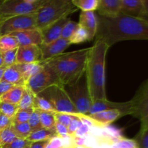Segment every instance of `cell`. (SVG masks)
Instances as JSON below:
<instances>
[{
    "label": "cell",
    "instance_id": "cell-27",
    "mask_svg": "<svg viewBox=\"0 0 148 148\" xmlns=\"http://www.w3.org/2000/svg\"><path fill=\"white\" fill-rule=\"evenodd\" d=\"M34 94L26 87L24 93L18 104L19 109L26 110L34 108Z\"/></svg>",
    "mask_w": 148,
    "mask_h": 148
},
{
    "label": "cell",
    "instance_id": "cell-32",
    "mask_svg": "<svg viewBox=\"0 0 148 148\" xmlns=\"http://www.w3.org/2000/svg\"><path fill=\"white\" fill-rule=\"evenodd\" d=\"M18 109L17 105L7 102H0V113L10 119H13Z\"/></svg>",
    "mask_w": 148,
    "mask_h": 148
},
{
    "label": "cell",
    "instance_id": "cell-13",
    "mask_svg": "<svg viewBox=\"0 0 148 148\" xmlns=\"http://www.w3.org/2000/svg\"><path fill=\"white\" fill-rule=\"evenodd\" d=\"M10 35L14 36L18 43L19 46H41L43 43L41 30L38 28L24 31L16 32Z\"/></svg>",
    "mask_w": 148,
    "mask_h": 148
},
{
    "label": "cell",
    "instance_id": "cell-18",
    "mask_svg": "<svg viewBox=\"0 0 148 148\" xmlns=\"http://www.w3.org/2000/svg\"><path fill=\"white\" fill-rule=\"evenodd\" d=\"M121 12L132 17L143 19L144 7L143 0H121Z\"/></svg>",
    "mask_w": 148,
    "mask_h": 148
},
{
    "label": "cell",
    "instance_id": "cell-33",
    "mask_svg": "<svg viewBox=\"0 0 148 148\" xmlns=\"http://www.w3.org/2000/svg\"><path fill=\"white\" fill-rule=\"evenodd\" d=\"M17 49L1 53L3 58V65L6 67H9L17 64Z\"/></svg>",
    "mask_w": 148,
    "mask_h": 148
},
{
    "label": "cell",
    "instance_id": "cell-49",
    "mask_svg": "<svg viewBox=\"0 0 148 148\" xmlns=\"http://www.w3.org/2000/svg\"><path fill=\"white\" fill-rule=\"evenodd\" d=\"M6 68H7V67H6V66H1V67L0 68V81H1V79H2L3 74H4V71H5Z\"/></svg>",
    "mask_w": 148,
    "mask_h": 148
},
{
    "label": "cell",
    "instance_id": "cell-55",
    "mask_svg": "<svg viewBox=\"0 0 148 148\" xmlns=\"http://www.w3.org/2000/svg\"><path fill=\"white\" fill-rule=\"evenodd\" d=\"M69 148H73V147H69Z\"/></svg>",
    "mask_w": 148,
    "mask_h": 148
},
{
    "label": "cell",
    "instance_id": "cell-9",
    "mask_svg": "<svg viewBox=\"0 0 148 148\" xmlns=\"http://www.w3.org/2000/svg\"><path fill=\"white\" fill-rule=\"evenodd\" d=\"M42 64L41 69L26 82V87L34 95H38L52 85H62L53 69L46 62H42Z\"/></svg>",
    "mask_w": 148,
    "mask_h": 148
},
{
    "label": "cell",
    "instance_id": "cell-43",
    "mask_svg": "<svg viewBox=\"0 0 148 148\" xmlns=\"http://www.w3.org/2000/svg\"><path fill=\"white\" fill-rule=\"evenodd\" d=\"M91 131V127H90L88 124H85V123H82V125L79 127L77 130L76 131V132L75 133L74 136L72 137H86V136L89 135L90 134Z\"/></svg>",
    "mask_w": 148,
    "mask_h": 148
},
{
    "label": "cell",
    "instance_id": "cell-4",
    "mask_svg": "<svg viewBox=\"0 0 148 148\" xmlns=\"http://www.w3.org/2000/svg\"><path fill=\"white\" fill-rule=\"evenodd\" d=\"M77 10L72 0H46L36 12L37 28L42 30Z\"/></svg>",
    "mask_w": 148,
    "mask_h": 148
},
{
    "label": "cell",
    "instance_id": "cell-28",
    "mask_svg": "<svg viewBox=\"0 0 148 148\" xmlns=\"http://www.w3.org/2000/svg\"><path fill=\"white\" fill-rule=\"evenodd\" d=\"M17 137L22 139H27V137L32 132L31 129L28 123H14L11 126Z\"/></svg>",
    "mask_w": 148,
    "mask_h": 148
},
{
    "label": "cell",
    "instance_id": "cell-20",
    "mask_svg": "<svg viewBox=\"0 0 148 148\" xmlns=\"http://www.w3.org/2000/svg\"><path fill=\"white\" fill-rule=\"evenodd\" d=\"M1 80L9 82L13 85H25L26 83L19 71L17 65L14 64L6 68Z\"/></svg>",
    "mask_w": 148,
    "mask_h": 148
},
{
    "label": "cell",
    "instance_id": "cell-51",
    "mask_svg": "<svg viewBox=\"0 0 148 148\" xmlns=\"http://www.w3.org/2000/svg\"><path fill=\"white\" fill-rule=\"evenodd\" d=\"M5 19H7V18H5V17H1V16H0V27H1V24H2L3 22L5 20Z\"/></svg>",
    "mask_w": 148,
    "mask_h": 148
},
{
    "label": "cell",
    "instance_id": "cell-47",
    "mask_svg": "<svg viewBox=\"0 0 148 148\" xmlns=\"http://www.w3.org/2000/svg\"><path fill=\"white\" fill-rule=\"evenodd\" d=\"M49 140H44V141H38L32 143L31 145L29 148H45L47 145Z\"/></svg>",
    "mask_w": 148,
    "mask_h": 148
},
{
    "label": "cell",
    "instance_id": "cell-36",
    "mask_svg": "<svg viewBox=\"0 0 148 148\" xmlns=\"http://www.w3.org/2000/svg\"><path fill=\"white\" fill-rule=\"evenodd\" d=\"M78 26V23L75 21H72V20H69L67 23L64 25L63 30H62V35H61V38L64 39H67L69 40L71 38V36L73 35L75 33V30L77 29Z\"/></svg>",
    "mask_w": 148,
    "mask_h": 148
},
{
    "label": "cell",
    "instance_id": "cell-16",
    "mask_svg": "<svg viewBox=\"0 0 148 148\" xmlns=\"http://www.w3.org/2000/svg\"><path fill=\"white\" fill-rule=\"evenodd\" d=\"M121 10V0H98V14L106 17H116Z\"/></svg>",
    "mask_w": 148,
    "mask_h": 148
},
{
    "label": "cell",
    "instance_id": "cell-26",
    "mask_svg": "<svg viewBox=\"0 0 148 148\" xmlns=\"http://www.w3.org/2000/svg\"><path fill=\"white\" fill-rule=\"evenodd\" d=\"M72 2L82 12H94L98 6V0H72Z\"/></svg>",
    "mask_w": 148,
    "mask_h": 148
},
{
    "label": "cell",
    "instance_id": "cell-35",
    "mask_svg": "<svg viewBox=\"0 0 148 148\" xmlns=\"http://www.w3.org/2000/svg\"><path fill=\"white\" fill-rule=\"evenodd\" d=\"M34 108L31 109H18L16 114L12 119V122L14 123H26L30 119V114L33 111Z\"/></svg>",
    "mask_w": 148,
    "mask_h": 148
},
{
    "label": "cell",
    "instance_id": "cell-11",
    "mask_svg": "<svg viewBox=\"0 0 148 148\" xmlns=\"http://www.w3.org/2000/svg\"><path fill=\"white\" fill-rule=\"evenodd\" d=\"M130 108L131 103L130 101L124 103L112 102L108 100H96L93 101L90 108L87 113V116L93 115L101 111H108V110H118L123 114V116L130 115Z\"/></svg>",
    "mask_w": 148,
    "mask_h": 148
},
{
    "label": "cell",
    "instance_id": "cell-42",
    "mask_svg": "<svg viewBox=\"0 0 148 148\" xmlns=\"http://www.w3.org/2000/svg\"><path fill=\"white\" fill-rule=\"evenodd\" d=\"M45 148H66V146L63 138L55 136L49 140Z\"/></svg>",
    "mask_w": 148,
    "mask_h": 148
},
{
    "label": "cell",
    "instance_id": "cell-3",
    "mask_svg": "<svg viewBox=\"0 0 148 148\" xmlns=\"http://www.w3.org/2000/svg\"><path fill=\"white\" fill-rule=\"evenodd\" d=\"M89 48L62 54L45 61L53 69L62 85L76 82L86 70Z\"/></svg>",
    "mask_w": 148,
    "mask_h": 148
},
{
    "label": "cell",
    "instance_id": "cell-21",
    "mask_svg": "<svg viewBox=\"0 0 148 148\" xmlns=\"http://www.w3.org/2000/svg\"><path fill=\"white\" fill-rule=\"evenodd\" d=\"M25 88V85H15L0 98V102H7L18 106Z\"/></svg>",
    "mask_w": 148,
    "mask_h": 148
},
{
    "label": "cell",
    "instance_id": "cell-7",
    "mask_svg": "<svg viewBox=\"0 0 148 148\" xmlns=\"http://www.w3.org/2000/svg\"><path fill=\"white\" fill-rule=\"evenodd\" d=\"M46 0H4L0 6V16L5 18L34 14Z\"/></svg>",
    "mask_w": 148,
    "mask_h": 148
},
{
    "label": "cell",
    "instance_id": "cell-12",
    "mask_svg": "<svg viewBox=\"0 0 148 148\" xmlns=\"http://www.w3.org/2000/svg\"><path fill=\"white\" fill-rule=\"evenodd\" d=\"M71 45L70 41L67 39L60 38L50 43L42 44L40 46L41 51L42 62H45L51 58L62 54Z\"/></svg>",
    "mask_w": 148,
    "mask_h": 148
},
{
    "label": "cell",
    "instance_id": "cell-17",
    "mask_svg": "<svg viewBox=\"0 0 148 148\" xmlns=\"http://www.w3.org/2000/svg\"><path fill=\"white\" fill-rule=\"evenodd\" d=\"M78 24L88 31L89 35V40H93L97 32L96 14L94 12H81Z\"/></svg>",
    "mask_w": 148,
    "mask_h": 148
},
{
    "label": "cell",
    "instance_id": "cell-22",
    "mask_svg": "<svg viewBox=\"0 0 148 148\" xmlns=\"http://www.w3.org/2000/svg\"><path fill=\"white\" fill-rule=\"evenodd\" d=\"M16 65L21 73L25 83L30 78L38 73L43 66L42 62L33 64H16Z\"/></svg>",
    "mask_w": 148,
    "mask_h": 148
},
{
    "label": "cell",
    "instance_id": "cell-1",
    "mask_svg": "<svg viewBox=\"0 0 148 148\" xmlns=\"http://www.w3.org/2000/svg\"><path fill=\"white\" fill-rule=\"evenodd\" d=\"M95 40H101L109 47L123 40H148V20L120 12L116 17H106L96 14Z\"/></svg>",
    "mask_w": 148,
    "mask_h": 148
},
{
    "label": "cell",
    "instance_id": "cell-38",
    "mask_svg": "<svg viewBox=\"0 0 148 148\" xmlns=\"http://www.w3.org/2000/svg\"><path fill=\"white\" fill-rule=\"evenodd\" d=\"M32 142L29 141L27 139L16 137L11 143L6 145L4 147L5 148H29Z\"/></svg>",
    "mask_w": 148,
    "mask_h": 148
},
{
    "label": "cell",
    "instance_id": "cell-44",
    "mask_svg": "<svg viewBox=\"0 0 148 148\" xmlns=\"http://www.w3.org/2000/svg\"><path fill=\"white\" fill-rule=\"evenodd\" d=\"M55 132H56V136L62 137V138L69 136L68 135L67 127L57 121H56V124H55Z\"/></svg>",
    "mask_w": 148,
    "mask_h": 148
},
{
    "label": "cell",
    "instance_id": "cell-19",
    "mask_svg": "<svg viewBox=\"0 0 148 148\" xmlns=\"http://www.w3.org/2000/svg\"><path fill=\"white\" fill-rule=\"evenodd\" d=\"M121 116H124L123 114L118 110H108L97 113L93 115L89 116L88 117L101 127H105L108 126Z\"/></svg>",
    "mask_w": 148,
    "mask_h": 148
},
{
    "label": "cell",
    "instance_id": "cell-46",
    "mask_svg": "<svg viewBox=\"0 0 148 148\" xmlns=\"http://www.w3.org/2000/svg\"><path fill=\"white\" fill-rule=\"evenodd\" d=\"M14 86H15V85H12V84L5 82L4 80L0 81V98H1L4 94L7 93Z\"/></svg>",
    "mask_w": 148,
    "mask_h": 148
},
{
    "label": "cell",
    "instance_id": "cell-48",
    "mask_svg": "<svg viewBox=\"0 0 148 148\" xmlns=\"http://www.w3.org/2000/svg\"><path fill=\"white\" fill-rule=\"evenodd\" d=\"M144 7V17L143 19L148 20V0H143Z\"/></svg>",
    "mask_w": 148,
    "mask_h": 148
},
{
    "label": "cell",
    "instance_id": "cell-6",
    "mask_svg": "<svg viewBox=\"0 0 148 148\" xmlns=\"http://www.w3.org/2000/svg\"><path fill=\"white\" fill-rule=\"evenodd\" d=\"M38 95L47 100L56 113H66L80 116L75 108L62 85H54L46 88Z\"/></svg>",
    "mask_w": 148,
    "mask_h": 148
},
{
    "label": "cell",
    "instance_id": "cell-37",
    "mask_svg": "<svg viewBox=\"0 0 148 148\" xmlns=\"http://www.w3.org/2000/svg\"><path fill=\"white\" fill-rule=\"evenodd\" d=\"M27 123L30 125L32 132L37 131V130L42 129L40 121V118H39L38 111L37 109L34 108L32 114H30V119H29Z\"/></svg>",
    "mask_w": 148,
    "mask_h": 148
},
{
    "label": "cell",
    "instance_id": "cell-39",
    "mask_svg": "<svg viewBox=\"0 0 148 148\" xmlns=\"http://www.w3.org/2000/svg\"><path fill=\"white\" fill-rule=\"evenodd\" d=\"M82 124V121L81 120V119L79 118V116H76L74 115L72 116V119H71L70 123H69V126L67 127L68 130V135L74 136L75 133L76 132L77 130L79 129V127H80Z\"/></svg>",
    "mask_w": 148,
    "mask_h": 148
},
{
    "label": "cell",
    "instance_id": "cell-45",
    "mask_svg": "<svg viewBox=\"0 0 148 148\" xmlns=\"http://www.w3.org/2000/svg\"><path fill=\"white\" fill-rule=\"evenodd\" d=\"M12 124V119L0 113V130L10 127Z\"/></svg>",
    "mask_w": 148,
    "mask_h": 148
},
{
    "label": "cell",
    "instance_id": "cell-41",
    "mask_svg": "<svg viewBox=\"0 0 148 148\" xmlns=\"http://www.w3.org/2000/svg\"><path fill=\"white\" fill-rule=\"evenodd\" d=\"M73 116L74 115H72V114H66V113H56L54 114L56 121L63 124L66 127H68V126H69Z\"/></svg>",
    "mask_w": 148,
    "mask_h": 148
},
{
    "label": "cell",
    "instance_id": "cell-50",
    "mask_svg": "<svg viewBox=\"0 0 148 148\" xmlns=\"http://www.w3.org/2000/svg\"><path fill=\"white\" fill-rule=\"evenodd\" d=\"M3 58H2V55H1V53H0V68L1 66H3Z\"/></svg>",
    "mask_w": 148,
    "mask_h": 148
},
{
    "label": "cell",
    "instance_id": "cell-54",
    "mask_svg": "<svg viewBox=\"0 0 148 148\" xmlns=\"http://www.w3.org/2000/svg\"><path fill=\"white\" fill-rule=\"evenodd\" d=\"M0 148H5L4 147H0Z\"/></svg>",
    "mask_w": 148,
    "mask_h": 148
},
{
    "label": "cell",
    "instance_id": "cell-23",
    "mask_svg": "<svg viewBox=\"0 0 148 148\" xmlns=\"http://www.w3.org/2000/svg\"><path fill=\"white\" fill-rule=\"evenodd\" d=\"M55 136H56L55 131L42 128L40 130H37V131L32 132L30 135L27 137V140L32 142V143H34V142L49 140Z\"/></svg>",
    "mask_w": 148,
    "mask_h": 148
},
{
    "label": "cell",
    "instance_id": "cell-29",
    "mask_svg": "<svg viewBox=\"0 0 148 148\" xmlns=\"http://www.w3.org/2000/svg\"><path fill=\"white\" fill-rule=\"evenodd\" d=\"M71 44L72 43H81L83 42L89 40V35L88 31L85 28L78 24L77 27L75 30V33H73L70 38L69 39Z\"/></svg>",
    "mask_w": 148,
    "mask_h": 148
},
{
    "label": "cell",
    "instance_id": "cell-52",
    "mask_svg": "<svg viewBox=\"0 0 148 148\" xmlns=\"http://www.w3.org/2000/svg\"><path fill=\"white\" fill-rule=\"evenodd\" d=\"M73 148H87L86 147H85V146H82V145H74Z\"/></svg>",
    "mask_w": 148,
    "mask_h": 148
},
{
    "label": "cell",
    "instance_id": "cell-40",
    "mask_svg": "<svg viewBox=\"0 0 148 148\" xmlns=\"http://www.w3.org/2000/svg\"><path fill=\"white\" fill-rule=\"evenodd\" d=\"M139 148H148V128L141 133H138L134 139Z\"/></svg>",
    "mask_w": 148,
    "mask_h": 148
},
{
    "label": "cell",
    "instance_id": "cell-31",
    "mask_svg": "<svg viewBox=\"0 0 148 148\" xmlns=\"http://www.w3.org/2000/svg\"><path fill=\"white\" fill-rule=\"evenodd\" d=\"M17 136L11 127L0 130V147L10 143Z\"/></svg>",
    "mask_w": 148,
    "mask_h": 148
},
{
    "label": "cell",
    "instance_id": "cell-8",
    "mask_svg": "<svg viewBox=\"0 0 148 148\" xmlns=\"http://www.w3.org/2000/svg\"><path fill=\"white\" fill-rule=\"evenodd\" d=\"M130 115L138 119L140 121L139 133L148 128V78L142 84L131 100Z\"/></svg>",
    "mask_w": 148,
    "mask_h": 148
},
{
    "label": "cell",
    "instance_id": "cell-53",
    "mask_svg": "<svg viewBox=\"0 0 148 148\" xmlns=\"http://www.w3.org/2000/svg\"><path fill=\"white\" fill-rule=\"evenodd\" d=\"M3 2H4V0H0V6H1V4H2Z\"/></svg>",
    "mask_w": 148,
    "mask_h": 148
},
{
    "label": "cell",
    "instance_id": "cell-24",
    "mask_svg": "<svg viewBox=\"0 0 148 148\" xmlns=\"http://www.w3.org/2000/svg\"><path fill=\"white\" fill-rule=\"evenodd\" d=\"M19 47L17 40L10 34L0 36V53L8 51Z\"/></svg>",
    "mask_w": 148,
    "mask_h": 148
},
{
    "label": "cell",
    "instance_id": "cell-30",
    "mask_svg": "<svg viewBox=\"0 0 148 148\" xmlns=\"http://www.w3.org/2000/svg\"><path fill=\"white\" fill-rule=\"evenodd\" d=\"M33 108L40 111H46V112L51 113V114H56V111L53 108L50 103L47 100L44 99L42 97L38 96V95H35L34 97V106Z\"/></svg>",
    "mask_w": 148,
    "mask_h": 148
},
{
    "label": "cell",
    "instance_id": "cell-2",
    "mask_svg": "<svg viewBox=\"0 0 148 148\" xmlns=\"http://www.w3.org/2000/svg\"><path fill=\"white\" fill-rule=\"evenodd\" d=\"M109 46L101 40H97L89 48L86 65V76L92 101L106 100L105 66Z\"/></svg>",
    "mask_w": 148,
    "mask_h": 148
},
{
    "label": "cell",
    "instance_id": "cell-25",
    "mask_svg": "<svg viewBox=\"0 0 148 148\" xmlns=\"http://www.w3.org/2000/svg\"><path fill=\"white\" fill-rule=\"evenodd\" d=\"M37 110L38 111L39 118H40V121L42 128L55 131L56 119H55L54 114H51V113L49 112H46V111H40V110L38 109Z\"/></svg>",
    "mask_w": 148,
    "mask_h": 148
},
{
    "label": "cell",
    "instance_id": "cell-34",
    "mask_svg": "<svg viewBox=\"0 0 148 148\" xmlns=\"http://www.w3.org/2000/svg\"><path fill=\"white\" fill-rule=\"evenodd\" d=\"M110 148H139V147L134 140L122 137L110 145Z\"/></svg>",
    "mask_w": 148,
    "mask_h": 148
},
{
    "label": "cell",
    "instance_id": "cell-15",
    "mask_svg": "<svg viewBox=\"0 0 148 148\" xmlns=\"http://www.w3.org/2000/svg\"><path fill=\"white\" fill-rule=\"evenodd\" d=\"M69 20L70 18L69 17H64L40 30L43 36V44L50 43L60 38L64 27Z\"/></svg>",
    "mask_w": 148,
    "mask_h": 148
},
{
    "label": "cell",
    "instance_id": "cell-14",
    "mask_svg": "<svg viewBox=\"0 0 148 148\" xmlns=\"http://www.w3.org/2000/svg\"><path fill=\"white\" fill-rule=\"evenodd\" d=\"M41 62L40 46H25L17 48V64H33Z\"/></svg>",
    "mask_w": 148,
    "mask_h": 148
},
{
    "label": "cell",
    "instance_id": "cell-5",
    "mask_svg": "<svg viewBox=\"0 0 148 148\" xmlns=\"http://www.w3.org/2000/svg\"><path fill=\"white\" fill-rule=\"evenodd\" d=\"M62 86L78 114L86 115L92 103L88 88L86 72L76 82Z\"/></svg>",
    "mask_w": 148,
    "mask_h": 148
},
{
    "label": "cell",
    "instance_id": "cell-10",
    "mask_svg": "<svg viewBox=\"0 0 148 148\" xmlns=\"http://www.w3.org/2000/svg\"><path fill=\"white\" fill-rule=\"evenodd\" d=\"M37 28L36 13L14 16L5 19L0 27V36Z\"/></svg>",
    "mask_w": 148,
    "mask_h": 148
}]
</instances>
